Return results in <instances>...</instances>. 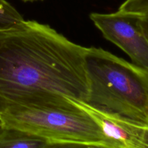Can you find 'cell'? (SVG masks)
<instances>
[{"label":"cell","instance_id":"5b68a950","mask_svg":"<svg viewBox=\"0 0 148 148\" xmlns=\"http://www.w3.org/2000/svg\"><path fill=\"white\" fill-rule=\"evenodd\" d=\"M72 101L92 116L104 134L121 148H148V124L101 111L84 101Z\"/></svg>","mask_w":148,"mask_h":148},{"label":"cell","instance_id":"7a4b0ae2","mask_svg":"<svg viewBox=\"0 0 148 148\" xmlns=\"http://www.w3.org/2000/svg\"><path fill=\"white\" fill-rule=\"evenodd\" d=\"M86 103L148 124V71L98 48H87Z\"/></svg>","mask_w":148,"mask_h":148},{"label":"cell","instance_id":"30bf717a","mask_svg":"<svg viewBox=\"0 0 148 148\" xmlns=\"http://www.w3.org/2000/svg\"><path fill=\"white\" fill-rule=\"evenodd\" d=\"M141 17H142V23H143V27H144L146 35H147L148 38V14Z\"/></svg>","mask_w":148,"mask_h":148},{"label":"cell","instance_id":"8992f818","mask_svg":"<svg viewBox=\"0 0 148 148\" xmlns=\"http://www.w3.org/2000/svg\"><path fill=\"white\" fill-rule=\"evenodd\" d=\"M48 142L26 132L0 127V148H43Z\"/></svg>","mask_w":148,"mask_h":148},{"label":"cell","instance_id":"9c48e42d","mask_svg":"<svg viewBox=\"0 0 148 148\" xmlns=\"http://www.w3.org/2000/svg\"><path fill=\"white\" fill-rule=\"evenodd\" d=\"M43 148H116L100 144L74 143V142H53L47 143Z\"/></svg>","mask_w":148,"mask_h":148},{"label":"cell","instance_id":"8fae6325","mask_svg":"<svg viewBox=\"0 0 148 148\" xmlns=\"http://www.w3.org/2000/svg\"><path fill=\"white\" fill-rule=\"evenodd\" d=\"M23 1H37V0H23Z\"/></svg>","mask_w":148,"mask_h":148},{"label":"cell","instance_id":"ba28073f","mask_svg":"<svg viewBox=\"0 0 148 148\" xmlns=\"http://www.w3.org/2000/svg\"><path fill=\"white\" fill-rule=\"evenodd\" d=\"M118 11L143 17L148 14V0H126Z\"/></svg>","mask_w":148,"mask_h":148},{"label":"cell","instance_id":"277c9868","mask_svg":"<svg viewBox=\"0 0 148 148\" xmlns=\"http://www.w3.org/2000/svg\"><path fill=\"white\" fill-rule=\"evenodd\" d=\"M90 18L106 39L125 52L133 64L148 71V38L141 17L117 11L91 13Z\"/></svg>","mask_w":148,"mask_h":148},{"label":"cell","instance_id":"3957f363","mask_svg":"<svg viewBox=\"0 0 148 148\" xmlns=\"http://www.w3.org/2000/svg\"><path fill=\"white\" fill-rule=\"evenodd\" d=\"M0 127L17 129L48 143L74 142L121 148L104 134L92 116L67 97L13 107L0 116Z\"/></svg>","mask_w":148,"mask_h":148},{"label":"cell","instance_id":"6da1fadb","mask_svg":"<svg viewBox=\"0 0 148 148\" xmlns=\"http://www.w3.org/2000/svg\"><path fill=\"white\" fill-rule=\"evenodd\" d=\"M86 49L33 20L0 32V116L17 106L64 97L85 102Z\"/></svg>","mask_w":148,"mask_h":148},{"label":"cell","instance_id":"52a82bcc","mask_svg":"<svg viewBox=\"0 0 148 148\" xmlns=\"http://www.w3.org/2000/svg\"><path fill=\"white\" fill-rule=\"evenodd\" d=\"M24 20L13 6L6 0H0V32L14 28Z\"/></svg>","mask_w":148,"mask_h":148}]
</instances>
